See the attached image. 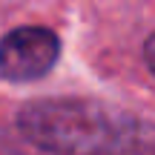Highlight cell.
Here are the masks:
<instances>
[{
    "label": "cell",
    "mask_w": 155,
    "mask_h": 155,
    "mask_svg": "<svg viewBox=\"0 0 155 155\" xmlns=\"http://www.w3.org/2000/svg\"><path fill=\"white\" fill-rule=\"evenodd\" d=\"M17 129L49 155H127L138 141L129 112L89 98L32 101L17 112Z\"/></svg>",
    "instance_id": "6da1fadb"
},
{
    "label": "cell",
    "mask_w": 155,
    "mask_h": 155,
    "mask_svg": "<svg viewBox=\"0 0 155 155\" xmlns=\"http://www.w3.org/2000/svg\"><path fill=\"white\" fill-rule=\"evenodd\" d=\"M61 58V40L46 26H20L0 40V78L29 83L49 75Z\"/></svg>",
    "instance_id": "7a4b0ae2"
},
{
    "label": "cell",
    "mask_w": 155,
    "mask_h": 155,
    "mask_svg": "<svg viewBox=\"0 0 155 155\" xmlns=\"http://www.w3.org/2000/svg\"><path fill=\"white\" fill-rule=\"evenodd\" d=\"M144 58H147V66H150V72L155 75V35L147 40V46H144Z\"/></svg>",
    "instance_id": "3957f363"
}]
</instances>
